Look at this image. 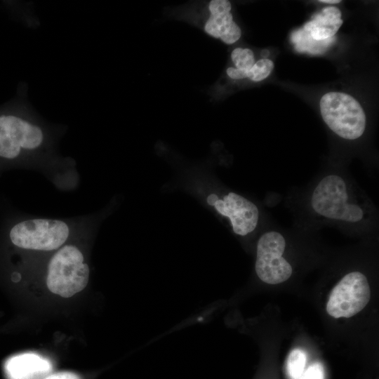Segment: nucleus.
<instances>
[{
	"label": "nucleus",
	"mask_w": 379,
	"mask_h": 379,
	"mask_svg": "<svg viewBox=\"0 0 379 379\" xmlns=\"http://www.w3.org/2000/svg\"><path fill=\"white\" fill-rule=\"evenodd\" d=\"M67 129L48 122L26 100L18 112L0 114V176L11 169L32 170L60 191L75 190L80 183L77 162L59 149Z\"/></svg>",
	"instance_id": "1"
},
{
	"label": "nucleus",
	"mask_w": 379,
	"mask_h": 379,
	"mask_svg": "<svg viewBox=\"0 0 379 379\" xmlns=\"http://www.w3.org/2000/svg\"><path fill=\"white\" fill-rule=\"evenodd\" d=\"M95 222L88 215L55 218L12 214L2 224L1 241L9 253L54 252Z\"/></svg>",
	"instance_id": "2"
},
{
	"label": "nucleus",
	"mask_w": 379,
	"mask_h": 379,
	"mask_svg": "<svg viewBox=\"0 0 379 379\" xmlns=\"http://www.w3.org/2000/svg\"><path fill=\"white\" fill-rule=\"evenodd\" d=\"M74 239L54 251L46 266L48 288L64 298L81 291L89 279L90 269L84 252L76 242H72Z\"/></svg>",
	"instance_id": "3"
},
{
	"label": "nucleus",
	"mask_w": 379,
	"mask_h": 379,
	"mask_svg": "<svg viewBox=\"0 0 379 379\" xmlns=\"http://www.w3.org/2000/svg\"><path fill=\"white\" fill-rule=\"evenodd\" d=\"M322 118L340 137L354 140L361 136L366 127V116L360 104L351 95L329 92L320 100Z\"/></svg>",
	"instance_id": "4"
},
{
	"label": "nucleus",
	"mask_w": 379,
	"mask_h": 379,
	"mask_svg": "<svg viewBox=\"0 0 379 379\" xmlns=\"http://www.w3.org/2000/svg\"><path fill=\"white\" fill-rule=\"evenodd\" d=\"M345 181L338 175L324 178L314 189L311 204L314 211L324 217L347 222H358L363 217L362 209L347 203Z\"/></svg>",
	"instance_id": "5"
},
{
	"label": "nucleus",
	"mask_w": 379,
	"mask_h": 379,
	"mask_svg": "<svg viewBox=\"0 0 379 379\" xmlns=\"http://www.w3.org/2000/svg\"><path fill=\"white\" fill-rule=\"evenodd\" d=\"M227 0H211L203 3L201 8H191L190 16L183 18L199 27L208 36L226 44H232L241 36V30L234 22Z\"/></svg>",
	"instance_id": "6"
},
{
	"label": "nucleus",
	"mask_w": 379,
	"mask_h": 379,
	"mask_svg": "<svg viewBox=\"0 0 379 379\" xmlns=\"http://www.w3.org/2000/svg\"><path fill=\"white\" fill-rule=\"evenodd\" d=\"M371 298L365 275L359 272L346 274L333 288L326 311L334 318L351 317L362 310Z\"/></svg>",
	"instance_id": "7"
},
{
	"label": "nucleus",
	"mask_w": 379,
	"mask_h": 379,
	"mask_svg": "<svg viewBox=\"0 0 379 379\" xmlns=\"http://www.w3.org/2000/svg\"><path fill=\"white\" fill-rule=\"evenodd\" d=\"M285 246V239L279 232H266L260 237L257 245L255 272L264 282L277 284L291 276L292 267L282 257Z\"/></svg>",
	"instance_id": "8"
},
{
	"label": "nucleus",
	"mask_w": 379,
	"mask_h": 379,
	"mask_svg": "<svg viewBox=\"0 0 379 379\" xmlns=\"http://www.w3.org/2000/svg\"><path fill=\"white\" fill-rule=\"evenodd\" d=\"M206 201L222 215L229 218L235 234L245 236L253 232L258 221V209L251 201L234 192H230L222 199L215 194Z\"/></svg>",
	"instance_id": "9"
},
{
	"label": "nucleus",
	"mask_w": 379,
	"mask_h": 379,
	"mask_svg": "<svg viewBox=\"0 0 379 379\" xmlns=\"http://www.w3.org/2000/svg\"><path fill=\"white\" fill-rule=\"evenodd\" d=\"M342 24L340 11L336 7H326L314 15L303 29L314 39L323 41L335 35Z\"/></svg>",
	"instance_id": "10"
},
{
	"label": "nucleus",
	"mask_w": 379,
	"mask_h": 379,
	"mask_svg": "<svg viewBox=\"0 0 379 379\" xmlns=\"http://www.w3.org/2000/svg\"><path fill=\"white\" fill-rule=\"evenodd\" d=\"M49 369L48 363L34 354H22L11 358L6 364L10 379H32Z\"/></svg>",
	"instance_id": "11"
},
{
	"label": "nucleus",
	"mask_w": 379,
	"mask_h": 379,
	"mask_svg": "<svg viewBox=\"0 0 379 379\" xmlns=\"http://www.w3.org/2000/svg\"><path fill=\"white\" fill-rule=\"evenodd\" d=\"M231 60L234 65L233 67L241 72L246 78L255 62L253 51L248 48L239 47L234 49L231 53Z\"/></svg>",
	"instance_id": "12"
},
{
	"label": "nucleus",
	"mask_w": 379,
	"mask_h": 379,
	"mask_svg": "<svg viewBox=\"0 0 379 379\" xmlns=\"http://www.w3.org/2000/svg\"><path fill=\"white\" fill-rule=\"evenodd\" d=\"M306 354L300 349L293 350L287 359L286 368L291 379H298L303 373L306 364Z\"/></svg>",
	"instance_id": "13"
},
{
	"label": "nucleus",
	"mask_w": 379,
	"mask_h": 379,
	"mask_svg": "<svg viewBox=\"0 0 379 379\" xmlns=\"http://www.w3.org/2000/svg\"><path fill=\"white\" fill-rule=\"evenodd\" d=\"M291 38L295 44V48L300 51H308L312 52L314 47L319 49L320 45L326 46L327 44L331 42L330 40L327 41V39L317 41L304 29L295 32Z\"/></svg>",
	"instance_id": "14"
},
{
	"label": "nucleus",
	"mask_w": 379,
	"mask_h": 379,
	"mask_svg": "<svg viewBox=\"0 0 379 379\" xmlns=\"http://www.w3.org/2000/svg\"><path fill=\"white\" fill-rule=\"evenodd\" d=\"M274 68V63L267 58H262L255 62L247 74V78L257 82L267 78Z\"/></svg>",
	"instance_id": "15"
},
{
	"label": "nucleus",
	"mask_w": 379,
	"mask_h": 379,
	"mask_svg": "<svg viewBox=\"0 0 379 379\" xmlns=\"http://www.w3.org/2000/svg\"><path fill=\"white\" fill-rule=\"evenodd\" d=\"M298 379H324V370L319 362L311 364Z\"/></svg>",
	"instance_id": "16"
},
{
	"label": "nucleus",
	"mask_w": 379,
	"mask_h": 379,
	"mask_svg": "<svg viewBox=\"0 0 379 379\" xmlns=\"http://www.w3.org/2000/svg\"><path fill=\"white\" fill-rule=\"evenodd\" d=\"M46 379H79L77 375L70 373H60L51 375Z\"/></svg>",
	"instance_id": "17"
},
{
	"label": "nucleus",
	"mask_w": 379,
	"mask_h": 379,
	"mask_svg": "<svg viewBox=\"0 0 379 379\" xmlns=\"http://www.w3.org/2000/svg\"><path fill=\"white\" fill-rule=\"evenodd\" d=\"M321 3H326V4H338L340 3V0H319V1Z\"/></svg>",
	"instance_id": "18"
}]
</instances>
